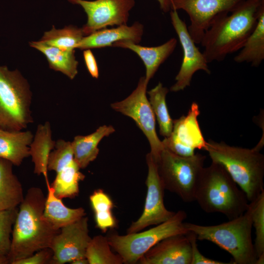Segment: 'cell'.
Returning a JSON list of instances; mask_svg holds the SVG:
<instances>
[{"label": "cell", "mask_w": 264, "mask_h": 264, "mask_svg": "<svg viewBox=\"0 0 264 264\" xmlns=\"http://www.w3.org/2000/svg\"><path fill=\"white\" fill-rule=\"evenodd\" d=\"M263 11L264 0H243L231 12L217 18L200 43L208 63L222 61L240 50Z\"/></svg>", "instance_id": "6da1fadb"}, {"label": "cell", "mask_w": 264, "mask_h": 264, "mask_svg": "<svg viewBox=\"0 0 264 264\" xmlns=\"http://www.w3.org/2000/svg\"><path fill=\"white\" fill-rule=\"evenodd\" d=\"M45 198L40 188L32 187L20 204L7 256L10 264L50 248L53 238L59 232L43 217Z\"/></svg>", "instance_id": "7a4b0ae2"}, {"label": "cell", "mask_w": 264, "mask_h": 264, "mask_svg": "<svg viewBox=\"0 0 264 264\" xmlns=\"http://www.w3.org/2000/svg\"><path fill=\"white\" fill-rule=\"evenodd\" d=\"M263 145L260 142L255 147L248 149L209 140L204 150L212 162L225 168L250 202L264 191V155L260 152Z\"/></svg>", "instance_id": "3957f363"}, {"label": "cell", "mask_w": 264, "mask_h": 264, "mask_svg": "<svg viewBox=\"0 0 264 264\" xmlns=\"http://www.w3.org/2000/svg\"><path fill=\"white\" fill-rule=\"evenodd\" d=\"M195 201L206 213H220L229 220L243 214L249 203L225 168L214 162L203 168L196 187Z\"/></svg>", "instance_id": "277c9868"}, {"label": "cell", "mask_w": 264, "mask_h": 264, "mask_svg": "<svg viewBox=\"0 0 264 264\" xmlns=\"http://www.w3.org/2000/svg\"><path fill=\"white\" fill-rule=\"evenodd\" d=\"M184 225L196 235L197 240L210 241L228 252L233 257L232 264H256L249 204L243 214L220 224L205 226L184 222Z\"/></svg>", "instance_id": "5b68a950"}, {"label": "cell", "mask_w": 264, "mask_h": 264, "mask_svg": "<svg viewBox=\"0 0 264 264\" xmlns=\"http://www.w3.org/2000/svg\"><path fill=\"white\" fill-rule=\"evenodd\" d=\"M32 92L20 72L0 65V129L19 131L33 122Z\"/></svg>", "instance_id": "8992f818"}, {"label": "cell", "mask_w": 264, "mask_h": 264, "mask_svg": "<svg viewBox=\"0 0 264 264\" xmlns=\"http://www.w3.org/2000/svg\"><path fill=\"white\" fill-rule=\"evenodd\" d=\"M206 157L198 153L181 156L164 149L156 163L164 189L176 194L184 202L195 201L196 187Z\"/></svg>", "instance_id": "52a82bcc"}, {"label": "cell", "mask_w": 264, "mask_h": 264, "mask_svg": "<svg viewBox=\"0 0 264 264\" xmlns=\"http://www.w3.org/2000/svg\"><path fill=\"white\" fill-rule=\"evenodd\" d=\"M186 218V212L179 210L167 220L147 230L125 235L111 233L106 237L110 247L121 257L123 264H134L161 240L187 233L189 231L184 225Z\"/></svg>", "instance_id": "ba28073f"}, {"label": "cell", "mask_w": 264, "mask_h": 264, "mask_svg": "<svg viewBox=\"0 0 264 264\" xmlns=\"http://www.w3.org/2000/svg\"><path fill=\"white\" fill-rule=\"evenodd\" d=\"M148 84L145 76L140 78L136 88L124 100L110 105L112 109L132 119L147 137L150 153L156 162L164 149L155 129V118L146 96Z\"/></svg>", "instance_id": "9c48e42d"}, {"label": "cell", "mask_w": 264, "mask_h": 264, "mask_svg": "<svg viewBox=\"0 0 264 264\" xmlns=\"http://www.w3.org/2000/svg\"><path fill=\"white\" fill-rule=\"evenodd\" d=\"M242 0H171V10L181 9L186 12L190 21L188 31L198 44L217 18L231 12Z\"/></svg>", "instance_id": "30bf717a"}, {"label": "cell", "mask_w": 264, "mask_h": 264, "mask_svg": "<svg viewBox=\"0 0 264 264\" xmlns=\"http://www.w3.org/2000/svg\"><path fill=\"white\" fill-rule=\"evenodd\" d=\"M148 174L146 180L147 194L143 212L127 230V234L142 231L170 219L176 212L168 210L164 203V188L160 179L156 162L149 153L146 157Z\"/></svg>", "instance_id": "8fae6325"}, {"label": "cell", "mask_w": 264, "mask_h": 264, "mask_svg": "<svg viewBox=\"0 0 264 264\" xmlns=\"http://www.w3.org/2000/svg\"><path fill=\"white\" fill-rule=\"evenodd\" d=\"M80 5L87 15V23L82 27L87 36L108 26L127 24L134 0H67Z\"/></svg>", "instance_id": "7c38bea8"}, {"label": "cell", "mask_w": 264, "mask_h": 264, "mask_svg": "<svg viewBox=\"0 0 264 264\" xmlns=\"http://www.w3.org/2000/svg\"><path fill=\"white\" fill-rule=\"evenodd\" d=\"M170 17L183 53L182 64L175 78L176 83L170 88L171 91L177 92L190 85L192 77L197 71L201 70L209 74L211 71L203 53L196 46L185 22L180 18L177 11H170Z\"/></svg>", "instance_id": "4fadbf2b"}, {"label": "cell", "mask_w": 264, "mask_h": 264, "mask_svg": "<svg viewBox=\"0 0 264 264\" xmlns=\"http://www.w3.org/2000/svg\"><path fill=\"white\" fill-rule=\"evenodd\" d=\"M199 113L198 105L193 102L186 116L173 120L171 135L162 141L164 149L184 157L193 155L196 149L204 150L206 141L198 121Z\"/></svg>", "instance_id": "5bb4252c"}, {"label": "cell", "mask_w": 264, "mask_h": 264, "mask_svg": "<svg viewBox=\"0 0 264 264\" xmlns=\"http://www.w3.org/2000/svg\"><path fill=\"white\" fill-rule=\"evenodd\" d=\"M91 239L88 218L86 216L62 227L52 241L50 248L53 256L50 264L70 263L74 260L86 258Z\"/></svg>", "instance_id": "9a60e30c"}, {"label": "cell", "mask_w": 264, "mask_h": 264, "mask_svg": "<svg viewBox=\"0 0 264 264\" xmlns=\"http://www.w3.org/2000/svg\"><path fill=\"white\" fill-rule=\"evenodd\" d=\"M191 245L187 233L167 237L150 248L140 264H191Z\"/></svg>", "instance_id": "2e32d148"}, {"label": "cell", "mask_w": 264, "mask_h": 264, "mask_svg": "<svg viewBox=\"0 0 264 264\" xmlns=\"http://www.w3.org/2000/svg\"><path fill=\"white\" fill-rule=\"evenodd\" d=\"M144 32V26L135 22L131 26L123 24L116 28L102 29L84 36L76 48L81 50L111 46L115 42L129 40L138 44Z\"/></svg>", "instance_id": "e0dca14e"}, {"label": "cell", "mask_w": 264, "mask_h": 264, "mask_svg": "<svg viewBox=\"0 0 264 264\" xmlns=\"http://www.w3.org/2000/svg\"><path fill=\"white\" fill-rule=\"evenodd\" d=\"M177 40L173 38L164 44L154 47L140 45L131 41L122 40L114 43L113 47L129 49L136 53L142 60L146 67L145 79L148 84L160 65L163 63L174 51Z\"/></svg>", "instance_id": "ac0fdd59"}, {"label": "cell", "mask_w": 264, "mask_h": 264, "mask_svg": "<svg viewBox=\"0 0 264 264\" xmlns=\"http://www.w3.org/2000/svg\"><path fill=\"white\" fill-rule=\"evenodd\" d=\"M47 195L43 214L44 219L56 230L86 216L82 207L70 208L64 205L62 199L57 198L49 182L46 183Z\"/></svg>", "instance_id": "d6986e66"}, {"label": "cell", "mask_w": 264, "mask_h": 264, "mask_svg": "<svg viewBox=\"0 0 264 264\" xmlns=\"http://www.w3.org/2000/svg\"><path fill=\"white\" fill-rule=\"evenodd\" d=\"M30 131H8L0 129V158L20 166L29 156L33 138Z\"/></svg>", "instance_id": "ffe728a7"}, {"label": "cell", "mask_w": 264, "mask_h": 264, "mask_svg": "<svg viewBox=\"0 0 264 264\" xmlns=\"http://www.w3.org/2000/svg\"><path fill=\"white\" fill-rule=\"evenodd\" d=\"M56 141L52 139L51 125L48 121L39 124L29 146V154L34 164V173L43 175L45 182L47 176V160L51 151L54 149Z\"/></svg>", "instance_id": "44dd1931"}, {"label": "cell", "mask_w": 264, "mask_h": 264, "mask_svg": "<svg viewBox=\"0 0 264 264\" xmlns=\"http://www.w3.org/2000/svg\"><path fill=\"white\" fill-rule=\"evenodd\" d=\"M115 132L111 125H103L94 132L87 135L75 136L71 146L74 159L80 169L86 168L97 157L99 150L98 145L105 136H108Z\"/></svg>", "instance_id": "7402d4cb"}, {"label": "cell", "mask_w": 264, "mask_h": 264, "mask_svg": "<svg viewBox=\"0 0 264 264\" xmlns=\"http://www.w3.org/2000/svg\"><path fill=\"white\" fill-rule=\"evenodd\" d=\"M13 165L0 158V211L17 207L24 198L22 185L13 172Z\"/></svg>", "instance_id": "603a6c76"}, {"label": "cell", "mask_w": 264, "mask_h": 264, "mask_svg": "<svg viewBox=\"0 0 264 264\" xmlns=\"http://www.w3.org/2000/svg\"><path fill=\"white\" fill-rule=\"evenodd\" d=\"M29 45L44 54L50 68L62 72L71 80L77 74L78 62L75 56V49L62 50L39 41L31 42Z\"/></svg>", "instance_id": "cb8c5ba5"}, {"label": "cell", "mask_w": 264, "mask_h": 264, "mask_svg": "<svg viewBox=\"0 0 264 264\" xmlns=\"http://www.w3.org/2000/svg\"><path fill=\"white\" fill-rule=\"evenodd\" d=\"M264 59V11L258 19L256 26L240 52L234 58L235 62L250 63L257 67Z\"/></svg>", "instance_id": "d4e9b609"}, {"label": "cell", "mask_w": 264, "mask_h": 264, "mask_svg": "<svg viewBox=\"0 0 264 264\" xmlns=\"http://www.w3.org/2000/svg\"><path fill=\"white\" fill-rule=\"evenodd\" d=\"M80 167L73 159L69 164L56 173L50 186L55 195L60 199L73 198L79 193V183L85 176L80 171Z\"/></svg>", "instance_id": "484cf974"}, {"label": "cell", "mask_w": 264, "mask_h": 264, "mask_svg": "<svg viewBox=\"0 0 264 264\" xmlns=\"http://www.w3.org/2000/svg\"><path fill=\"white\" fill-rule=\"evenodd\" d=\"M168 91L169 89L161 82L148 91L150 105L158 123L159 133L165 138L171 135L173 128V120L170 116L166 102Z\"/></svg>", "instance_id": "4316f807"}, {"label": "cell", "mask_w": 264, "mask_h": 264, "mask_svg": "<svg viewBox=\"0 0 264 264\" xmlns=\"http://www.w3.org/2000/svg\"><path fill=\"white\" fill-rule=\"evenodd\" d=\"M84 36L82 28L68 25L62 29H56L53 25L52 29L44 32L39 41L62 50H74Z\"/></svg>", "instance_id": "83f0119b"}, {"label": "cell", "mask_w": 264, "mask_h": 264, "mask_svg": "<svg viewBox=\"0 0 264 264\" xmlns=\"http://www.w3.org/2000/svg\"><path fill=\"white\" fill-rule=\"evenodd\" d=\"M94 213L96 227L106 232L116 225V221L111 210L113 203L110 197L102 189L95 190L89 197Z\"/></svg>", "instance_id": "f1b7e54d"}, {"label": "cell", "mask_w": 264, "mask_h": 264, "mask_svg": "<svg viewBox=\"0 0 264 264\" xmlns=\"http://www.w3.org/2000/svg\"><path fill=\"white\" fill-rule=\"evenodd\" d=\"M107 237L99 235L91 239L86 252L89 264H122L123 261L110 249Z\"/></svg>", "instance_id": "f546056e"}, {"label": "cell", "mask_w": 264, "mask_h": 264, "mask_svg": "<svg viewBox=\"0 0 264 264\" xmlns=\"http://www.w3.org/2000/svg\"><path fill=\"white\" fill-rule=\"evenodd\" d=\"M249 204L251 210L252 225L255 230L254 245L257 259L264 258V191Z\"/></svg>", "instance_id": "4dcf8cb0"}, {"label": "cell", "mask_w": 264, "mask_h": 264, "mask_svg": "<svg viewBox=\"0 0 264 264\" xmlns=\"http://www.w3.org/2000/svg\"><path fill=\"white\" fill-rule=\"evenodd\" d=\"M74 159L71 143L60 139L55 142L53 151L50 153L47 160L48 171L58 173Z\"/></svg>", "instance_id": "1f68e13d"}, {"label": "cell", "mask_w": 264, "mask_h": 264, "mask_svg": "<svg viewBox=\"0 0 264 264\" xmlns=\"http://www.w3.org/2000/svg\"><path fill=\"white\" fill-rule=\"evenodd\" d=\"M18 212L17 207L0 211V255L7 256L10 252L11 235Z\"/></svg>", "instance_id": "d6a6232c"}, {"label": "cell", "mask_w": 264, "mask_h": 264, "mask_svg": "<svg viewBox=\"0 0 264 264\" xmlns=\"http://www.w3.org/2000/svg\"><path fill=\"white\" fill-rule=\"evenodd\" d=\"M187 235L191 245V264H232L231 263H224L206 257L198 249L196 235L194 233L189 231L187 233Z\"/></svg>", "instance_id": "836d02e7"}, {"label": "cell", "mask_w": 264, "mask_h": 264, "mask_svg": "<svg viewBox=\"0 0 264 264\" xmlns=\"http://www.w3.org/2000/svg\"><path fill=\"white\" fill-rule=\"evenodd\" d=\"M53 256L50 248L39 250L32 255L14 262L12 264H50Z\"/></svg>", "instance_id": "e575fe53"}, {"label": "cell", "mask_w": 264, "mask_h": 264, "mask_svg": "<svg viewBox=\"0 0 264 264\" xmlns=\"http://www.w3.org/2000/svg\"><path fill=\"white\" fill-rule=\"evenodd\" d=\"M84 59L87 69L91 76L98 78L99 71L97 64L93 54L90 49H85L83 52Z\"/></svg>", "instance_id": "d590c367"}, {"label": "cell", "mask_w": 264, "mask_h": 264, "mask_svg": "<svg viewBox=\"0 0 264 264\" xmlns=\"http://www.w3.org/2000/svg\"><path fill=\"white\" fill-rule=\"evenodd\" d=\"M159 3L161 9L164 12L171 10V0H157Z\"/></svg>", "instance_id": "8d00e7d4"}, {"label": "cell", "mask_w": 264, "mask_h": 264, "mask_svg": "<svg viewBox=\"0 0 264 264\" xmlns=\"http://www.w3.org/2000/svg\"><path fill=\"white\" fill-rule=\"evenodd\" d=\"M70 263L72 264H88V262L86 258H82L74 260Z\"/></svg>", "instance_id": "74e56055"}, {"label": "cell", "mask_w": 264, "mask_h": 264, "mask_svg": "<svg viewBox=\"0 0 264 264\" xmlns=\"http://www.w3.org/2000/svg\"><path fill=\"white\" fill-rule=\"evenodd\" d=\"M10 264L7 256L0 255V264Z\"/></svg>", "instance_id": "f35d334b"}]
</instances>
